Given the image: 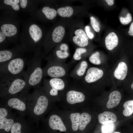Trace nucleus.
Returning a JSON list of instances; mask_svg holds the SVG:
<instances>
[{
  "label": "nucleus",
  "mask_w": 133,
  "mask_h": 133,
  "mask_svg": "<svg viewBox=\"0 0 133 133\" xmlns=\"http://www.w3.org/2000/svg\"><path fill=\"white\" fill-rule=\"evenodd\" d=\"M119 19L121 23L123 25H127L130 23L132 20V17L131 14L128 13L125 17H120Z\"/></svg>",
  "instance_id": "33"
},
{
  "label": "nucleus",
  "mask_w": 133,
  "mask_h": 133,
  "mask_svg": "<svg viewBox=\"0 0 133 133\" xmlns=\"http://www.w3.org/2000/svg\"><path fill=\"white\" fill-rule=\"evenodd\" d=\"M105 1L109 6L112 5L114 4V1L113 0H106Z\"/></svg>",
  "instance_id": "41"
},
{
  "label": "nucleus",
  "mask_w": 133,
  "mask_h": 133,
  "mask_svg": "<svg viewBox=\"0 0 133 133\" xmlns=\"http://www.w3.org/2000/svg\"><path fill=\"white\" fill-rule=\"evenodd\" d=\"M1 30L2 32L8 37L14 36L17 32V29L14 25L9 24H5L1 27Z\"/></svg>",
  "instance_id": "17"
},
{
  "label": "nucleus",
  "mask_w": 133,
  "mask_h": 133,
  "mask_svg": "<svg viewBox=\"0 0 133 133\" xmlns=\"http://www.w3.org/2000/svg\"><path fill=\"white\" fill-rule=\"evenodd\" d=\"M49 81L47 82L51 87V89L58 91L62 90L64 88L65 83L63 81L60 79L53 78Z\"/></svg>",
  "instance_id": "18"
},
{
  "label": "nucleus",
  "mask_w": 133,
  "mask_h": 133,
  "mask_svg": "<svg viewBox=\"0 0 133 133\" xmlns=\"http://www.w3.org/2000/svg\"><path fill=\"white\" fill-rule=\"evenodd\" d=\"M86 51V50L84 48H79L77 49L73 56V58L76 60H80L81 58V54L85 52Z\"/></svg>",
  "instance_id": "30"
},
{
  "label": "nucleus",
  "mask_w": 133,
  "mask_h": 133,
  "mask_svg": "<svg viewBox=\"0 0 133 133\" xmlns=\"http://www.w3.org/2000/svg\"><path fill=\"white\" fill-rule=\"evenodd\" d=\"M57 12L62 17H69L72 15L74 11L71 7L66 6L59 8L57 10Z\"/></svg>",
  "instance_id": "21"
},
{
  "label": "nucleus",
  "mask_w": 133,
  "mask_h": 133,
  "mask_svg": "<svg viewBox=\"0 0 133 133\" xmlns=\"http://www.w3.org/2000/svg\"><path fill=\"white\" fill-rule=\"evenodd\" d=\"M15 54L10 50H4L0 51V64L17 58Z\"/></svg>",
  "instance_id": "19"
},
{
  "label": "nucleus",
  "mask_w": 133,
  "mask_h": 133,
  "mask_svg": "<svg viewBox=\"0 0 133 133\" xmlns=\"http://www.w3.org/2000/svg\"><path fill=\"white\" fill-rule=\"evenodd\" d=\"M74 33L75 36L73 37V40L75 44L81 47H84L88 45V37L82 29H77Z\"/></svg>",
  "instance_id": "7"
},
{
  "label": "nucleus",
  "mask_w": 133,
  "mask_h": 133,
  "mask_svg": "<svg viewBox=\"0 0 133 133\" xmlns=\"http://www.w3.org/2000/svg\"><path fill=\"white\" fill-rule=\"evenodd\" d=\"M56 54L57 57L62 59L66 58L69 56V53L67 51H65L60 50L56 51Z\"/></svg>",
  "instance_id": "34"
},
{
  "label": "nucleus",
  "mask_w": 133,
  "mask_h": 133,
  "mask_svg": "<svg viewBox=\"0 0 133 133\" xmlns=\"http://www.w3.org/2000/svg\"><path fill=\"white\" fill-rule=\"evenodd\" d=\"M118 42L117 36L113 32L110 33L105 38V45L107 48L109 50H112L116 47Z\"/></svg>",
  "instance_id": "13"
},
{
  "label": "nucleus",
  "mask_w": 133,
  "mask_h": 133,
  "mask_svg": "<svg viewBox=\"0 0 133 133\" xmlns=\"http://www.w3.org/2000/svg\"><path fill=\"white\" fill-rule=\"evenodd\" d=\"M85 99V96L83 93L74 90L69 91L66 94L67 101L71 104L82 102Z\"/></svg>",
  "instance_id": "9"
},
{
  "label": "nucleus",
  "mask_w": 133,
  "mask_h": 133,
  "mask_svg": "<svg viewBox=\"0 0 133 133\" xmlns=\"http://www.w3.org/2000/svg\"><path fill=\"white\" fill-rule=\"evenodd\" d=\"M100 54L99 52L97 51L92 54L89 57V61L92 64L99 65L101 63V62L99 57Z\"/></svg>",
  "instance_id": "27"
},
{
  "label": "nucleus",
  "mask_w": 133,
  "mask_h": 133,
  "mask_svg": "<svg viewBox=\"0 0 133 133\" xmlns=\"http://www.w3.org/2000/svg\"><path fill=\"white\" fill-rule=\"evenodd\" d=\"M8 114L7 110L5 108H0V120L6 118Z\"/></svg>",
  "instance_id": "35"
},
{
  "label": "nucleus",
  "mask_w": 133,
  "mask_h": 133,
  "mask_svg": "<svg viewBox=\"0 0 133 133\" xmlns=\"http://www.w3.org/2000/svg\"><path fill=\"white\" fill-rule=\"evenodd\" d=\"M124 108L123 112V115L126 116H129L133 113V100L127 101L123 104Z\"/></svg>",
  "instance_id": "24"
},
{
  "label": "nucleus",
  "mask_w": 133,
  "mask_h": 133,
  "mask_svg": "<svg viewBox=\"0 0 133 133\" xmlns=\"http://www.w3.org/2000/svg\"><path fill=\"white\" fill-rule=\"evenodd\" d=\"M88 66L87 62L83 61L81 63L79 68L77 71V75L79 76H83L84 73Z\"/></svg>",
  "instance_id": "29"
},
{
  "label": "nucleus",
  "mask_w": 133,
  "mask_h": 133,
  "mask_svg": "<svg viewBox=\"0 0 133 133\" xmlns=\"http://www.w3.org/2000/svg\"><path fill=\"white\" fill-rule=\"evenodd\" d=\"M115 125L114 123L102 124L101 127L102 133H112L114 131Z\"/></svg>",
  "instance_id": "26"
},
{
  "label": "nucleus",
  "mask_w": 133,
  "mask_h": 133,
  "mask_svg": "<svg viewBox=\"0 0 133 133\" xmlns=\"http://www.w3.org/2000/svg\"><path fill=\"white\" fill-rule=\"evenodd\" d=\"M42 57L36 54L27 63V69L23 77L28 87H34L40 83L43 76V69L41 67Z\"/></svg>",
  "instance_id": "2"
},
{
  "label": "nucleus",
  "mask_w": 133,
  "mask_h": 133,
  "mask_svg": "<svg viewBox=\"0 0 133 133\" xmlns=\"http://www.w3.org/2000/svg\"><path fill=\"white\" fill-rule=\"evenodd\" d=\"M114 133H120L118 132H116Z\"/></svg>",
  "instance_id": "43"
},
{
  "label": "nucleus",
  "mask_w": 133,
  "mask_h": 133,
  "mask_svg": "<svg viewBox=\"0 0 133 133\" xmlns=\"http://www.w3.org/2000/svg\"><path fill=\"white\" fill-rule=\"evenodd\" d=\"M81 115L79 113H72L70 115L72 123V127L73 130L77 131L78 129Z\"/></svg>",
  "instance_id": "23"
},
{
  "label": "nucleus",
  "mask_w": 133,
  "mask_h": 133,
  "mask_svg": "<svg viewBox=\"0 0 133 133\" xmlns=\"http://www.w3.org/2000/svg\"><path fill=\"white\" fill-rule=\"evenodd\" d=\"M121 98V95L119 92L115 91L112 92L109 96L106 105L107 107L110 109L117 105L120 102Z\"/></svg>",
  "instance_id": "11"
},
{
  "label": "nucleus",
  "mask_w": 133,
  "mask_h": 133,
  "mask_svg": "<svg viewBox=\"0 0 133 133\" xmlns=\"http://www.w3.org/2000/svg\"><path fill=\"white\" fill-rule=\"evenodd\" d=\"M2 95H15L27 88V84L23 77H20L9 81L0 82Z\"/></svg>",
  "instance_id": "3"
},
{
  "label": "nucleus",
  "mask_w": 133,
  "mask_h": 133,
  "mask_svg": "<svg viewBox=\"0 0 133 133\" xmlns=\"http://www.w3.org/2000/svg\"><path fill=\"white\" fill-rule=\"evenodd\" d=\"M131 86L133 90V83L132 84Z\"/></svg>",
  "instance_id": "42"
},
{
  "label": "nucleus",
  "mask_w": 133,
  "mask_h": 133,
  "mask_svg": "<svg viewBox=\"0 0 133 133\" xmlns=\"http://www.w3.org/2000/svg\"><path fill=\"white\" fill-rule=\"evenodd\" d=\"M7 104L11 107L23 111L26 108L25 104L19 99L15 97L10 98L8 100Z\"/></svg>",
  "instance_id": "14"
},
{
  "label": "nucleus",
  "mask_w": 133,
  "mask_h": 133,
  "mask_svg": "<svg viewBox=\"0 0 133 133\" xmlns=\"http://www.w3.org/2000/svg\"><path fill=\"white\" fill-rule=\"evenodd\" d=\"M49 123L50 127L52 129L59 130L61 132H65L66 130L61 118L56 115H53L50 117Z\"/></svg>",
  "instance_id": "8"
},
{
  "label": "nucleus",
  "mask_w": 133,
  "mask_h": 133,
  "mask_svg": "<svg viewBox=\"0 0 133 133\" xmlns=\"http://www.w3.org/2000/svg\"><path fill=\"white\" fill-rule=\"evenodd\" d=\"M21 125L19 122H14L11 129V133H21Z\"/></svg>",
  "instance_id": "32"
},
{
  "label": "nucleus",
  "mask_w": 133,
  "mask_h": 133,
  "mask_svg": "<svg viewBox=\"0 0 133 133\" xmlns=\"http://www.w3.org/2000/svg\"><path fill=\"white\" fill-rule=\"evenodd\" d=\"M29 32L31 37L35 43L41 38L42 33L41 29L37 25L33 24L29 28Z\"/></svg>",
  "instance_id": "15"
},
{
  "label": "nucleus",
  "mask_w": 133,
  "mask_h": 133,
  "mask_svg": "<svg viewBox=\"0 0 133 133\" xmlns=\"http://www.w3.org/2000/svg\"><path fill=\"white\" fill-rule=\"evenodd\" d=\"M103 74V72L102 70L95 67H91L87 70L85 80L88 83H93L101 78Z\"/></svg>",
  "instance_id": "6"
},
{
  "label": "nucleus",
  "mask_w": 133,
  "mask_h": 133,
  "mask_svg": "<svg viewBox=\"0 0 133 133\" xmlns=\"http://www.w3.org/2000/svg\"><path fill=\"white\" fill-rule=\"evenodd\" d=\"M21 7L23 8H25L27 5V0H19Z\"/></svg>",
  "instance_id": "38"
},
{
  "label": "nucleus",
  "mask_w": 133,
  "mask_h": 133,
  "mask_svg": "<svg viewBox=\"0 0 133 133\" xmlns=\"http://www.w3.org/2000/svg\"><path fill=\"white\" fill-rule=\"evenodd\" d=\"M128 33L130 35L133 36V22L131 23L130 26Z\"/></svg>",
  "instance_id": "39"
},
{
  "label": "nucleus",
  "mask_w": 133,
  "mask_h": 133,
  "mask_svg": "<svg viewBox=\"0 0 133 133\" xmlns=\"http://www.w3.org/2000/svg\"><path fill=\"white\" fill-rule=\"evenodd\" d=\"M43 75L46 74L53 78H57L64 76L66 74V71L62 67L56 65H50L43 69Z\"/></svg>",
  "instance_id": "5"
},
{
  "label": "nucleus",
  "mask_w": 133,
  "mask_h": 133,
  "mask_svg": "<svg viewBox=\"0 0 133 133\" xmlns=\"http://www.w3.org/2000/svg\"><path fill=\"white\" fill-rule=\"evenodd\" d=\"M91 119V116L89 114L85 112L82 114L80 115L79 126V130L81 131L84 130Z\"/></svg>",
  "instance_id": "20"
},
{
  "label": "nucleus",
  "mask_w": 133,
  "mask_h": 133,
  "mask_svg": "<svg viewBox=\"0 0 133 133\" xmlns=\"http://www.w3.org/2000/svg\"><path fill=\"white\" fill-rule=\"evenodd\" d=\"M26 63L25 59L18 57L0 64V82L23 77Z\"/></svg>",
  "instance_id": "1"
},
{
  "label": "nucleus",
  "mask_w": 133,
  "mask_h": 133,
  "mask_svg": "<svg viewBox=\"0 0 133 133\" xmlns=\"http://www.w3.org/2000/svg\"><path fill=\"white\" fill-rule=\"evenodd\" d=\"M19 2V0H5L4 1V4L11 5L13 8L16 11L18 10L19 9V6L17 4Z\"/></svg>",
  "instance_id": "28"
},
{
  "label": "nucleus",
  "mask_w": 133,
  "mask_h": 133,
  "mask_svg": "<svg viewBox=\"0 0 133 133\" xmlns=\"http://www.w3.org/2000/svg\"><path fill=\"white\" fill-rule=\"evenodd\" d=\"M40 92L39 90H36L34 94L37 99L33 111L35 114L38 116L43 114L45 112L48 104L47 98L45 96L42 95Z\"/></svg>",
  "instance_id": "4"
},
{
  "label": "nucleus",
  "mask_w": 133,
  "mask_h": 133,
  "mask_svg": "<svg viewBox=\"0 0 133 133\" xmlns=\"http://www.w3.org/2000/svg\"><path fill=\"white\" fill-rule=\"evenodd\" d=\"M127 70L128 67L126 64L123 62H120L115 71L114 75L117 79L123 80L127 75Z\"/></svg>",
  "instance_id": "12"
},
{
  "label": "nucleus",
  "mask_w": 133,
  "mask_h": 133,
  "mask_svg": "<svg viewBox=\"0 0 133 133\" xmlns=\"http://www.w3.org/2000/svg\"><path fill=\"white\" fill-rule=\"evenodd\" d=\"M5 38V35L2 31H0V43H1Z\"/></svg>",
  "instance_id": "40"
},
{
  "label": "nucleus",
  "mask_w": 133,
  "mask_h": 133,
  "mask_svg": "<svg viewBox=\"0 0 133 133\" xmlns=\"http://www.w3.org/2000/svg\"><path fill=\"white\" fill-rule=\"evenodd\" d=\"M14 123V120L11 119L5 118L0 120V129H4L6 132H8Z\"/></svg>",
  "instance_id": "22"
},
{
  "label": "nucleus",
  "mask_w": 133,
  "mask_h": 133,
  "mask_svg": "<svg viewBox=\"0 0 133 133\" xmlns=\"http://www.w3.org/2000/svg\"><path fill=\"white\" fill-rule=\"evenodd\" d=\"M42 11L47 18L49 20L54 19L56 16L57 13L55 9L48 6L44 7L42 9Z\"/></svg>",
  "instance_id": "25"
},
{
  "label": "nucleus",
  "mask_w": 133,
  "mask_h": 133,
  "mask_svg": "<svg viewBox=\"0 0 133 133\" xmlns=\"http://www.w3.org/2000/svg\"><path fill=\"white\" fill-rule=\"evenodd\" d=\"M91 23L93 29L96 32H98L100 30V24L98 21L93 17H90Z\"/></svg>",
  "instance_id": "31"
},
{
  "label": "nucleus",
  "mask_w": 133,
  "mask_h": 133,
  "mask_svg": "<svg viewBox=\"0 0 133 133\" xmlns=\"http://www.w3.org/2000/svg\"><path fill=\"white\" fill-rule=\"evenodd\" d=\"M60 49L61 50L67 51L68 49V47L66 44L65 43H63L61 44L60 45Z\"/></svg>",
  "instance_id": "37"
},
{
  "label": "nucleus",
  "mask_w": 133,
  "mask_h": 133,
  "mask_svg": "<svg viewBox=\"0 0 133 133\" xmlns=\"http://www.w3.org/2000/svg\"><path fill=\"white\" fill-rule=\"evenodd\" d=\"M99 122L102 124L114 123L117 120V117L113 113L105 111L99 114L98 116Z\"/></svg>",
  "instance_id": "10"
},
{
  "label": "nucleus",
  "mask_w": 133,
  "mask_h": 133,
  "mask_svg": "<svg viewBox=\"0 0 133 133\" xmlns=\"http://www.w3.org/2000/svg\"><path fill=\"white\" fill-rule=\"evenodd\" d=\"M65 32V29L63 26H59L56 27L52 34V39L53 42L56 43L60 42L64 37Z\"/></svg>",
  "instance_id": "16"
},
{
  "label": "nucleus",
  "mask_w": 133,
  "mask_h": 133,
  "mask_svg": "<svg viewBox=\"0 0 133 133\" xmlns=\"http://www.w3.org/2000/svg\"><path fill=\"white\" fill-rule=\"evenodd\" d=\"M85 30L88 37L90 39H93L94 37V35L93 33L90 31L89 26H86L85 27Z\"/></svg>",
  "instance_id": "36"
}]
</instances>
